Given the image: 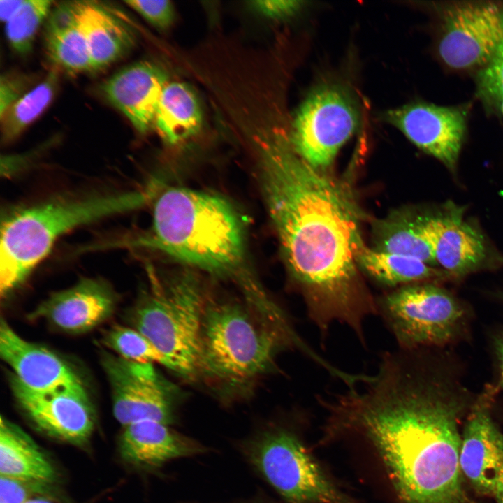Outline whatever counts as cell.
Wrapping results in <instances>:
<instances>
[{"label":"cell","mask_w":503,"mask_h":503,"mask_svg":"<svg viewBox=\"0 0 503 503\" xmlns=\"http://www.w3.org/2000/svg\"><path fill=\"white\" fill-rule=\"evenodd\" d=\"M263 145V195L309 319L322 342L335 323L365 340V323L378 310L357 276L356 257L364 244L350 192L305 161L287 140L279 136Z\"/></svg>","instance_id":"1"},{"label":"cell","mask_w":503,"mask_h":503,"mask_svg":"<svg viewBox=\"0 0 503 503\" xmlns=\"http://www.w3.org/2000/svg\"><path fill=\"white\" fill-rule=\"evenodd\" d=\"M424 371L394 369L354 398L351 425L374 442L402 503H475L460 464L465 400Z\"/></svg>","instance_id":"2"},{"label":"cell","mask_w":503,"mask_h":503,"mask_svg":"<svg viewBox=\"0 0 503 503\" xmlns=\"http://www.w3.org/2000/svg\"><path fill=\"white\" fill-rule=\"evenodd\" d=\"M138 241L186 265L231 279L252 309H262L270 301L245 263L240 217L221 196L183 187L166 189L155 202L150 233Z\"/></svg>","instance_id":"3"},{"label":"cell","mask_w":503,"mask_h":503,"mask_svg":"<svg viewBox=\"0 0 503 503\" xmlns=\"http://www.w3.org/2000/svg\"><path fill=\"white\" fill-rule=\"evenodd\" d=\"M293 342L261 321L244 303L208 294L201 325L198 379L222 398L247 393L276 368Z\"/></svg>","instance_id":"4"},{"label":"cell","mask_w":503,"mask_h":503,"mask_svg":"<svg viewBox=\"0 0 503 503\" xmlns=\"http://www.w3.org/2000/svg\"><path fill=\"white\" fill-rule=\"evenodd\" d=\"M147 195L131 191L59 198L7 214L1 228V297L24 282L62 235L78 226L139 207Z\"/></svg>","instance_id":"5"},{"label":"cell","mask_w":503,"mask_h":503,"mask_svg":"<svg viewBox=\"0 0 503 503\" xmlns=\"http://www.w3.org/2000/svg\"><path fill=\"white\" fill-rule=\"evenodd\" d=\"M208 294L196 275L175 273L152 283L131 314L133 328L165 357L166 367L189 381L198 380L199 334Z\"/></svg>","instance_id":"6"},{"label":"cell","mask_w":503,"mask_h":503,"mask_svg":"<svg viewBox=\"0 0 503 503\" xmlns=\"http://www.w3.org/2000/svg\"><path fill=\"white\" fill-rule=\"evenodd\" d=\"M377 305L398 349L407 351L451 340L465 315L453 296L429 283L401 286L377 300Z\"/></svg>","instance_id":"7"},{"label":"cell","mask_w":503,"mask_h":503,"mask_svg":"<svg viewBox=\"0 0 503 503\" xmlns=\"http://www.w3.org/2000/svg\"><path fill=\"white\" fill-rule=\"evenodd\" d=\"M248 452L268 482L291 503H355L336 488L300 441L287 430L261 433Z\"/></svg>","instance_id":"8"},{"label":"cell","mask_w":503,"mask_h":503,"mask_svg":"<svg viewBox=\"0 0 503 503\" xmlns=\"http://www.w3.org/2000/svg\"><path fill=\"white\" fill-rule=\"evenodd\" d=\"M358 110L342 87L323 85L302 101L294 117L290 144L314 168L323 170L355 133Z\"/></svg>","instance_id":"9"},{"label":"cell","mask_w":503,"mask_h":503,"mask_svg":"<svg viewBox=\"0 0 503 503\" xmlns=\"http://www.w3.org/2000/svg\"><path fill=\"white\" fill-rule=\"evenodd\" d=\"M102 365L111 386L113 414L123 427L143 421L173 423L180 392L153 364L105 354Z\"/></svg>","instance_id":"10"},{"label":"cell","mask_w":503,"mask_h":503,"mask_svg":"<svg viewBox=\"0 0 503 503\" xmlns=\"http://www.w3.org/2000/svg\"><path fill=\"white\" fill-rule=\"evenodd\" d=\"M438 52L449 66H484L503 43V3L461 1L446 6Z\"/></svg>","instance_id":"11"},{"label":"cell","mask_w":503,"mask_h":503,"mask_svg":"<svg viewBox=\"0 0 503 503\" xmlns=\"http://www.w3.org/2000/svg\"><path fill=\"white\" fill-rule=\"evenodd\" d=\"M10 386L21 408L40 430L72 445L88 442L95 416L85 388L36 391L27 388L14 375Z\"/></svg>","instance_id":"12"},{"label":"cell","mask_w":503,"mask_h":503,"mask_svg":"<svg viewBox=\"0 0 503 503\" xmlns=\"http://www.w3.org/2000/svg\"><path fill=\"white\" fill-rule=\"evenodd\" d=\"M383 117L420 150L455 169L465 133L462 110L417 101L389 110Z\"/></svg>","instance_id":"13"},{"label":"cell","mask_w":503,"mask_h":503,"mask_svg":"<svg viewBox=\"0 0 503 503\" xmlns=\"http://www.w3.org/2000/svg\"><path fill=\"white\" fill-rule=\"evenodd\" d=\"M487 402L472 408L461 436L460 464L465 479L482 495L493 496L503 466V433Z\"/></svg>","instance_id":"14"},{"label":"cell","mask_w":503,"mask_h":503,"mask_svg":"<svg viewBox=\"0 0 503 503\" xmlns=\"http://www.w3.org/2000/svg\"><path fill=\"white\" fill-rule=\"evenodd\" d=\"M0 355L27 388L36 391L85 388L75 371L57 354L17 334L1 319Z\"/></svg>","instance_id":"15"},{"label":"cell","mask_w":503,"mask_h":503,"mask_svg":"<svg viewBox=\"0 0 503 503\" xmlns=\"http://www.w3.org/2000/svg\"><path fill=\"white\" fill-rule=\"evenodd\" d=\"M419 227L437 264L450 275L468 274L486 258L483 236L464 221L462 211L456 206L436 217L419 218Z\"/></svg>","instance_id":"16"},{"label":"cell","mask_w":503,"mask_h":503,"mask_svg":"<svg viewBox=\"0 0 503 503\" xmlns=\"http://www.w3.org/2000/svg\"><path fill=\"white\" fill-rule=\"evenodd\" d=\"M115 296L100 280L85 279L73 286L51 295L31 314L67 333L87 331L105 321L112 313Z\"/></svg>","instance_id":"17"},{"label":"cell","mask_w":503,"mask_h":503,"mask_svg":"<svg viewBox=\"0 0 503 503\" xmlns=\"http://www.w3.org/2000/svg\"><path fill=\"white\" fill-rule=\"evenodd\" d=\"M167 83L161 68L142 61L113 74L102 85V92L133 127L144 133L154 125L159 99Z\"/></svg>","instance_id":"18"},{"label":"cell","mask_w":503,"mask_h":503,"mask_svg":"<svg viewBox=\"0 0 503 503\" xmlns=\"http://www.w3.org/2000/svg\"><path fill=\"white\" fill-rule=\"evenodd\" d=\"M119 449L126 462L148 467L202 451L196 442L175 432L169 425L155 421H143L124 427Z\"/></svg>","instance_id":"19"},{"label":"cell","mask_w":503,"mask_h":503,"mask_svg":"<svg viewBox=\"0 0 503 503\" xmlns=\"http://www.w3.org/2000/svg\"><path fill=\"white\" fill-rule=\"evenodd\" d=\"M75 6L92 71L109 66L133 47L131 29L105 6L95 1H75Z\"/></svg>","instance_id":"20"},{"label":"cell","mask_w":503,"mask_h":503,"mask_svg":"<svg viewBox=\"0 0 503 503\" xmlns=\"http://www.w3.org/2000/svg\"><path fill=\"white\" fill-rule=\"evenodd\" d=\"M43 38L45 53L56 67L71 74L92 71L75 1L61 3L51 10L45 22Z\"/></svg>","instance_id":"21"},{"label":"cell","mask_w":503,"mask_h":503,"mask_svg":"<svg viewBox=\"0 0 503 503\" xmlns=\"http://www.w3.org/2000/svg\"><path fill=\"white\" fill-rule=\"evenodd\" d=\"M0 475L50 484L56 479L53 465L36 443L3 417L0 420Z\"/></svg>","instance_id":"22"},{"label":"cell","mask_w":503,"mask_h":503,"mask_svg":"<svg viewBox=\"0 0 503 503\" xmlns=\"http://www.w3.org/2000/svg\"><path fill=\"white\" fill-rule=\"evenodd\" d=\"M202 123L198 101L189 86L180 82H168L161 95L154 125L161 138L177 144L195 135Z\"/></svg>","instance_id":"23"},{"label":"cell","mask_w":503,"mask_h":503,"mask_svg":"<svg viewBox=\"0 0 503 503\" xmlns=\"http://www.w3.org/2000/svg\"><path fill=\"white\" fill-rule=\"evenodd\" d=\"M356 262L373 279L392 287L443 278L450 275L444 270L432 268L419 259L379 251L364 245L357 254Z\"/></svg>","instance_id":"24"},{"label":"cell","mask_w":503,"mask_h":503,"mask_svg":"<svg viewBox=\"0 0 503 503\" xmlns=\"http://www.w3.org/2000/svg\"><path fill=\"white\" fill-rule=\"evenodd\" d=\"M374 240L377 250L415 258L429 265L437 264L421 232L419 218H390L379 224Z\"/></svg>","instance_id":"25"},{"label":"cell","mask_w":503,"mask_h":503,"mask_svg":"<svg viewBox=\"0 0 503 503\" xmlns=\"http://www.w3.org/2000/svg\"><path fill=\"white\" fill-rule=\"evenodd\" d=\"M57 73L50 71L34 88L24 94L1 117L2 140L10 142L32 123L48 108L57 84Z\"/></svg>","instance_id":"26"},{"label":"cell","mask_w":503,"mask_h":503,"mask_svg":"<svg viewBox=\"0 0 503 503\" xmlns=\"http://www.w3.org/2000/svg\"><path fill=\"white\" fill-rule=\"evenodd\" d=\"M53 1H24L15 15L6 23V34L11 48L20 54L31 49L35 36L51 11Z\"/></svg>","instance_id":"27"},{"label":"cell","mask_w":503,"mask_h":503,"mask_svg":"<svg viewBox=\"0 0 503 503\" xmlns=\"http://www.w3.org/2000/svg\"><path fill=\"white\" fill-rule=\"evenodd\" d=\"M102 342L126 360L137 363H159L166 367L163 355L135 328L114 326L103 335Z\"/></svg>","instance_id":"28"},{"label":"cell","mask_w":503,"mask_h":503,"mask_svg":"<svg viewBox=\"0 0 503 503\" xmlns=\"http://www.w3.org/2000/svg\"><path fill=\"white\" fill-rule=\"evenodd\" d=\"M477 83L482 97L500 105L503 100V43L480 71Z\"/></svg>","instance_id":"29"},{"label":"cell","mask_w":503,"mask_h":503,"mask_svg":"<svg viewBox=\"0 0 503 503\" xmlns=\"http://www.w3.org/2000/svg\"><path fill=\"white\" fill-rule=\"evenodd\" d=\"M50 483L0 477V503H27L43 495H52Z\"/></svg>","instance_id":"30"},{"label":"cell","mask_w":503,"mask_h":503,"mask_svg":"<svg viewBox=\"0 0 503 503\" xmlns=\"http://www.w3.org/2000/svg\"><path fill=\"white\" fill-rule=\"evenodd\" d=\"M125 3L156 28L166 29L173 22L174 9L169 1L132 0Z\"/></svg>","instance_id":"31"},{"label":"cell","mask_w":503,"mask_h":503,"mask_svg":"<svg viewBox=\"0 0 503 503\" xmlns=\"http://www.w3.org/2000/svg\"><path fill=\"white\" fill-rule=\"evenodd\" d=\"M303 1L296 0H266L251 2L252 7L264 16L284 19L293 15L302 7Z\"/></svg>","instance_id":"32"},{"label":"cell","mask_w":503,"mask_h":503,"mask_svg":"<svg viewBox=\"0 0 503 503\" xmlns=\"http://www.w3.org/2000/svg\"><path fill=\"white\" fill-rule=\"evenodd\" d=\"M26 78L4 74L1 76L0 80V117L5 112L19 99L26 89Z\"/></svg>","instance_id":"33"},{"label":"cell","mask_w":503,"mask_h":503,"mask_svg":"<svg viewBox=\"0 0 503 503\" xmlns=\"http://www.w3.org/2000/svg\"><path fill=\"white\" fill-rule=\"evenodd\" d=\"M24 0L1 1L0 18L2 22H7L18 10Z\"/></svg>","instance_id":"34"},{"label":"cell","mask_w":503,"mask_h":503,"mask_svg":"<svg viewBox=\"0 0 503 503\" xmlns=\"http://www.w3.org/2000/svg\"><path fill=\"white\" fill-rule=\"evenodd\" d=\"M495 350L500 370L498 386L503 389V334L495 341Z\"/></svg>","instance_id":"35"},{"label":"cell","mask_w":503,"mask_h":503,"mask_svg":"<svg viewBox=\"0 0 503 503\" xmlns=\"http://www.w3.org/2000/svg\"><path fill=\"white\" fill-rule=\"evenodd\" d=\"M493 497L497 503H503V466L496 481Z\"/></svg>","instance_id":"36"},{"label":"cell","mask_w":503,"mask_h":503,"mask_svg":"<svg viewBox=\"0 0 503 503\" xmlns=\"http://www.w3.org/2000/svg\"><path fill=\"white\" fill-rule=\"evenodd\" d=\"M27 503H60L57 501L53 495H43L36 497Z\"/></svg>","instance_id":"37"},{"label":"cell","mask_w":503,"mask_h":503,"mask_svg":"<svg viewBox=\"0 0 503 503\" xmlns=\"http://www.w3.org/2000/svg\"><path fill=\"white\" fill-rule=\"evenodd\" d=\"M500 106L501 111H502V114H503V100H502V101L501 102Z\"/></svg>","instance_id":"38"}]
</instances>
